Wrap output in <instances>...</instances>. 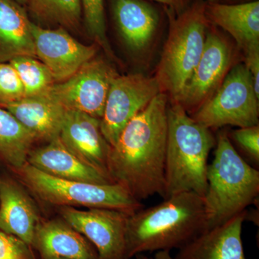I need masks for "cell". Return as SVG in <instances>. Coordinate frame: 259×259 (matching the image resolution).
<instances>
[{
    "instance_id": "cell-34",
    "label": "cell",
    "mask_w": 259,
    "mask_h": 259,
    "mask_svg": "<svg viewBox=\"0 0 259 259\" xmlns=\"http://www.w3.org/2000/svg\"><path fill=\"white\" fill-rule=\"evenodd\" d=\"M209 3H218L220 0H208Z\"/></svg>"
},
{
    "instance_id": "cell-18",
    "label": "cell",
    "mask_w": 259,
    "mask_h": 259,
    "mask_svg": "<svg viewBox=\"0 0 259 259\" xmlns=\"http://www.w3.org/2000/svg\"><path fill=\"white\" fill-rule=\"evenodd\" d=\"M114 20L119 33L131 50L141 52L153 42L160 17L145 0H112Z\"/></svg>"
},
{
    "instance_id": "cell-6",
    "label": "cell",
    "mask_w": 259,
    "mask_h": 259,
    "mask_svg": "<svg viewBox=\"0 0 259 259\" xmlns=\"http://www.w3.org/2000/svg\"><path fill=\"white\" fill-rule=\"evenodd\" d=\"M11 172L26 190L51 205L115 209L129 214L143 208L141 202L117 184L97 185L61 180L28 163Z\"/></svg>"
},
{
    "instance_id": "cell-13",
    "label": "cell",
    "mask_w": 259,
    "mask_h": 259,
    "mask_svg": "<svg viewBox=\"0 0 259 259\" xmlns=\"http://www.w3.org/2000/svg\"><path fill=\"white\" fill-rule=\"evenodd\" d=\"M59 138L81 161L109 175L107 165L111 146L102 134L100 119L67 110Z\"/></svg>"
},
{
    "instance_id": "cell-3",
    "label": "cell",
    "mask_w": 259,
    "mask_h": 259,
    "mask_svg": "<svg viewBox=\"0 0 259 259\" xmlns=\"http://www.w3.org/2000/svg\"><path fill=\"white\" fill-rule=\"evenodd\" d=\"M163 199L182 192L204 197L207 191L209 153L216 138L177 102H168Z\"/></svg>"
},
{
    "instance_id": "cell-7",
    "label": "cell",
    "mask_w": 259,
    "mask_h": 259,
    "mask_svg": "<svg viewBox=\"0 0 259 259\" xmlns=\"http://www.w3.org/2000/svg\"><path fill=\"white\" fill-rule=\"evenodd\" d=\"M258 100L244 64L230 70L216 93L191 117L209 129L258 125Z\"/></svg>"
},
{
    "instance_id": "cell-36",
    "label": "cell",
    "mask_w": 259,
    "mask_h": 259,
    "mask_svg": "<svg viewBox=\"0 0 259 259\" xmlns=\"http://www.w3.org/2000/svg\"><path fill=\"white\" fill-rule=\"evenodd\" d=\"M54 259H64V258H54Z\"/></svg>"
},
{
    "instance_id": "cell-25",
    "label": "cell",
    "mask_w": 259,
    "mask_h": 259,
    "mask_svg": "<svg viewBox=\"0 0 259 259\" xmlns=\"http://www.w3.org/2000/svg\"><path fill=\"white\" fill-rule=\"evenodd\" d=\"M85 25L89 34L110 56H113L106 35L104 0H81Z\"/></svg>"
},
{
    "instance_id": "cell-22",
    "label": "cell",
    "mask_w": 259,
    "mask_h": 259,
    "mask_svg": "<svg viewBox=\"0 0 259 259\" xmlns=\"http://www.w3.org/2000/svg\"><path fill=\"white\" fill-rule=\"evenodd\" d=\"M36 142L14 116L0 107V163L10 171L20 168L27 163Z\"/></svg>"
},
{
    "instance_id": "cell-2",
    "label": "cell",
    "mask_w": 259,
    "mask_h": 259,
    "mask_svg": "<svg viewBox=\"0 0 259 259\" xmlns=\"http://www.w3.org/2000/svg\"><path fill=\"white\" fill-rule=\"evenodd\" d=\"M207 229L204 199L193 192H182L149 208L129 214L127 256L180 249Z\"/></svg>"
},
{
    "instance_id": "cell-33",
    "label": "cell",
    "mask_w": 259,
    "mask_h": 259,
    "mask_svg": "<svg viewBox=\"0 0 259 259\" xmlns=\"http://www.w3.org/2000/svg\"><path fill=\"white\" fill-rule=\"evenodd\" d=\"M15 1H16L19 4L25 6V5H27L28 0H15Z\"/></svg>"
},
{
    "instance_id": "cell-29",
    "label": "cell",
    "mask_w": 259,
    "mask_h": 259,
    "mask_svg": "<svg viewBox=\"0 0 259 259\" xmlns=\"http://www.w3.org/2000/svg\"><path fill=\"white\" fill-rule=\"evenodd\" d=\"M244 55L245 66L251 76L255 95L259 98V48L248 51Z\"/></svg>"
},
{
    "instance_id": "cell-32",
    "label": "cell",
    "mask_w": 259,
    "mask_h": 259,
    "mask_svg": "<svg viewBox=\"0 0 259 259\" xmlns=\"http://www.w3.org/2000/svg\"><path fill=\"white\" fill-rule=\"evenodd\" d=\"M135 257H136V259H154L151 258V257L148 256L145 253H140V254L136 255Z\"/></svg>"
},
{
    "instance_id": "cell-20",
    "label": "cell",
    "mask_w": 259,
    "mask_h": 259,
    "mask_svg": "<svg viewBox=\"0 0 259 259\" xmlns=\"http://www.w3.org/2000/svg\"><path fill=\"white\" fill-rule=\"evenodd\" d=\"M205 15L209 23L228 32L244 54L259 48L258 0L236 5L209 3Z\"/></svg>"
},
{
    "instance_id": "cell-11",
    "label": "cell",
    "mask_w": 259,
    "mask_h": 259,
    "mask_svg": "<svg viewBox=\"0 0 259 259\" xmlns=\"http://www.w3.org/2000/svg\"><path fill=\"white\" fill-rule=\"evenodd\" d=\"M231 46L215 29L207 30L203 52L177 103L189 115L216 93L233 64Z\"/></svg>"
},
{
    "instance_id": "cell-10",
    "label": "cell",
    "mask_w": 259,
    "mask_h": 259,
    "mask_svg": "<svg viewBox=\"0 0 259 259\" xmlns=\"http://www.w3.org/2000/svg\"><path fill=\"white\" fill-rule=\"evenodd\" d=\"M63 219L88 238L100 259H128L126 245L129 214L115 209L59 207Z\"/></svg>"
},
{
    "instance_id": "cell-30",
    "label": "cell",
    "mask_w": 259,
    "mask_h": 259,
    "mask_svg": "<svg viewBox=\"0 0 259 259\" xmlns=\"http://www.w3.org/2000/svg\"><path fill=\"white\" fill-rule=\"evenodd\" d=\"M165 5L167 9L171 10L176 14H180L190 5L191 0H154Z\"/></svg>"
},
{
    "instance_id": "cell-4",
    "label": "cell",
    "mask_w": 259,
    "mask_h": 259,
    "mask_svg": "<svg viewBox=\"0 0 259 259\" xmlns=\"http://www.w3.org/2000/svg\"><path fill=\"white\" fill-rule=\"evenodd\" d=\"M214 148L203 197L207 229L244 212L259 194V171L237 151L227 133L218 134Z\"/></svg>"
},
{
    "instance_id": "cell-1",
    "label": "cell",
    "mask_w": 259,
    "mask_h": 259,
    "mask_svg": "<svg viewBox=\"0 0 259 259\" xmlns=\"http://www.w3.org/2000/svg\"><path fill=\"white\" fill-rule=\"evenodd\" d=\"M168 102L166 94L156 95L126 125L109 154V176L140 202L164 194Z\"/></svg>"
},
{
    "instance_id": "cell-35",
    "label": "cell",
    "mask_w": 259,
    "mask_h": 259,
    "mask_svg": "<svg viewBox=\"0 0 259 259\" xmlns=\"http://www.w3.org/2000/svg\"><path fill=\"white\" fill-rule=\"evenodd\" d=\"M220 1H221V0H220ZM227 1H231V2H233V1H243V0H227Z\"/></svg>"
},
{
    "instance_id": "cell-27",
    "label": "cell",
    "mask_w": 259,
    "mask_h": 259,
    "mask_svg": "<svg viewBox=\"0 0 259 259\" xmlns=\"http://www.w3.org/2000/svg\"><path fill=\"white\" fill-rule=\"evenodd\" d=\"M231 138L253 163L258 166L259 125L239 127L232 132Z\"/></svg>"
},
{
    "instance_id": "cell-31",
    "label": "cell",
    "mask_w": 259,
    "mask_h": 259,
    "mask_svg": "<svg viewBox=\"0 0 259 259\" xmlns=\"http://www.w3.org/2000/svg\"><path fill=\"white\" fill-rule=\"evenodd\" d=\"M154 259H175L168 250H162L156 252L154 255Z\"/></svg>"
},
{
    "instance_id": "cell-9",
    "label": "cell",
    "mask_w": 259,
    "mask_h": 259,
    "mask_svg": "<svg viewBox=\"0 0 259 259\" xmlns=\"http://www.w3.org/2000/svg\"><path fill=\"white\" fill-rule=\"evenodd\" d=\"M159 93L161 91L155 77L141 74L116 76L110 85L100 119L102 134L110 146L115 144L130 121Z\"/></svg>"
},
{
    "instance_id": "cell-8",
    "label": "cell",
    "mask_w": 259,
    "mask_h": 259,
    "mask_svg": "<svg viewBox=\"0 0 259 259\" xmlns=\"http://www.w3.org/2000/svg\"><path fill=\"white\" fill-rule=\"evenodd\" d=\"M117 75L106 61L95 57L69 79L54 83L48 95L66 110L101 119L110 85Z\"/></svg>"
},
{
    "instance_id": "cell-14",
    "label": "cell",
    "mask_w": 259,
    "mask_h": 259,
    "mask_svg": "<svg viewBox=\"0 0 259 259\" xmlns=\"http://www.w3.org/2000/svg\"><path fill=\"white\" fill-rule=\"evenodd\" d=\"M40 213L26 188L13 175H0V231L32 247Z\"/></svg>"
},
{
    "instance_id": "cell-16",
    "label": "cell",
    "mask_w": 259,
    "mask_h": 259,
    "mask_svg": "<svg viewBox=\"0 0 259 259\" xmlns=\"http://www.w3.org/2000/svg\"><path fill=\"white\" fill-rule=\"evenodd\" d=\"M32 248L41 259H100L93 243L61 217L40 221Z\"/></svg>"
},
{
    "instance_id": "cell-12",
    "label": "cell",
    "mask_w": 259,
    "mask_h": 259,
    "mask_svg": "<svg viewBox=\"0 0 259 259\" xmlns=\"http://www.w3.org/2000/svg\"><path fill=\"white\" fill-rule=\"evenodd\" d=\"M35 56L50 70L56 83L74 75L97 54L96 45L88 46L76 40L66 29H49L30 25Z\"/></svg>"
},
{
    "instance_id": "cell-19",
    "label": "cell",
    "mask_w": 259,
    "mask_h": 259,
    "mask_svg": "<svg viewBox=\"0 0 259 259\" xmlns=\"http://www.w3.org/2000/svg\"><path fill=\"white\" fill-rule=\"evenodd\" d=\"M2 108L14 116L36 141L45 143L59 137L67 110L48 94L24 97Z\"/></svg>"
},
{
    "instance_id": "cell-15",
    "label": "cell",
    "mask_w": 259,
    "mask_h": 259,
    "mask_svg": "<svg viewBox=\"0 0 259 259\" xmlns=\"http://www.w3.org/2000/svg\"><path fill=\"white\" fill-rule=\"evenodd\" d=\"M247 210L219 226L206 229L179 249L175 259H246L242 228Z\"/></svg>"
},
{
    "instance_id": "cell-24",
    "label": "cell",
    "mask_w": 259,
    "mask_h": 259,
    "mask_svg": "<svg viewBox=\"0 0 259 259\" xmlns=\"http://www.w3.org/2000/svg\"><path fill=\"white\" fill-rule=\"evenodd\" d=\"M23 83L25 97L47 95L56 83L50 70L32 56H20L10 61Z\"/></svg>"
},
{
    "instance_id": "cell-26",
    "label": "cell",
    "mask_w": 259,
    "mask_h": 259,
    "mask_svg": "<svg viewBox=\"0 0 259 259\" xmlns=\"http://www.w3.org/2000/svg\"><path fill=\"white\" fill-rule=\"evenodd\" d=\"M25 97L23 85L10 62L0 64V107Z\"/></svg>"
},
{
    "instance_id": "cell-23",
    "label": "cell",
    "mask_w": 259,
    "mask_h": 259,
    "mask_svg": "<svg viewBox=\"0 0 259 259\" xmlns=\"http://www.w3.org/2000/svg\"><path fill=\"white\" fill-rule=\"evenodd\" d=\"M28 8L39 23L76 29L82 17L81 0H28Z\"/></svg>"
},
{
    "instance_id": "cell-21",
    "label": "cell",
    "mask_w": 259,
    "mask_h": 259,
    "mask_svg": "<svg viewBox=\"0 0 259 259\" xmlns=\"http://www.w3.org/2000/svg\"><path fill=\"white\" fill-rule=\"evenodd\" d=\"M31 21L23 5L0 0V64L20 56H35Z\"/></svg>"
},
{
    "instance_id": "cell-28",
    "label": "cell",
    "mask_w": 259,
    "mask_h": 259,
    "mask_svg": "<svg viewBox=\"0 0 259 259\" xmlns=\"http://www.w3.org/2000/svg\"><path fill=\"white\" fill-rule=\"evenodd\" d=\"M32 249L17 237L0 231V259H37Z\"/></svg>"
},
{
    "instance_id": "cell-17",
    "label": "cell",
    "mask_w": 259,
    "mask_h": 259,
    "mask_svg": "<svg viewBox=\"0 0 259 259\" xmlns=\"http://www.w3.org/2000/svg\"><path fill=\"white\" fill-rule=\"evenodd\" d=\"M27 163L39 171L61 180L97 185L114 184L109 175L74 156L59 137L40 147L32 148Z\"/></svg>"
},
{
    "instance_id": "cell-5",
    "label": "cell",
    "mask_w": 259,
    "mask_h": 259,
    "mask_svg": "<svg viewBox=\"0 0 259 259\" xmlns=\"http://www.w3.org/2000/svg\"><path fill=\"white\" fill-rule=\"evenodd\" d=\"M205 7L199 0L180 14L166 8L168 37L154 77L170 102H179L203 52L209 25Z\"/></svg>"
}]
</instances>
